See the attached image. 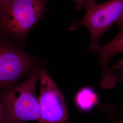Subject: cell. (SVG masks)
<instances>
[{
    "instance_id": "8992f818",
    "label": "cell",
    "mask_w": 123,
    "mask_h": 123,
    "mask_svg": "<svg viewBox=\"0 0 123 123\" xmlns=\"http://www.w3.org/2000/svg\"><path fill=\"white\" fill-rule=\"evenodd\" d=\"M92 52L97 53L101 68V78L100 85L104 89H111L117 83L116 78L109 64L115 56L123 53V28L120 32L110 42L103 46L89 48Z\"/></svg>"
},
{
    "instance_id": "7c38bea8",
    "label": "cell",
    "mask_w": 123,
    "mask_h": 123,
    "mask_svg": "<svg viewBox=\"0 0 123 123\" xmlns=\"http://www.w3.org/2000/svg\"><path fill=\"white\" fill-rule=\"evenodd\" d=\"M0 123H3V109L0 102Z\"/></svg>"
},
{
    "instance_id": "277c9868",
    "label": "cell",
    "mask_w": 123,
    "mask_h": 123,
    "mask_svg": "<svg viewBox=\"0 0 123 123\" xmlns=\"http://www.w3.org/2000/svg\"><path fill=\"white\" fill-rule=\"evenodd\" d=\"M41 65L35 57L11 45L0 43V89L11 88Z\"/></svg>"
},
{
    "instance_id": "6da1fadb",
    "label": "cell",
    "mask_w": 123,
    "mask_h": 123,
    "mask_svg": "<svg viewBox=\"0 0 123 123\" xmlns=\"http://www.w3.org/2000/svg\"><path fill=\"white\" fill-rule=\"evenodd\" d=\"M42 68V65L38 66L25 81L1 92L0 102L3 109V123H24L38 120L40 107L36 85Z\"/></svg>"
},
{
    "instance_id": "8fae6325",
    "label": "cell",
    "mask_w": 123,
    "mask_h": 123,
    "mask_svg": "<svg viewBox=\"0 0 123 123\" xmlns=\"http://www.w3.org/2000/svg\"><path fill=\"white\" fill-rule=\"evenodd\" d=\"M16 0H0V10L3 9Z\"/></svg>"
},
{
    "instance_id": "4fadbf2b",
    "label": "cell",
    "mask_w": 123,
    "mask_h": 123,
    "mask_svg": "<svg viewBox=\"0 0 123 123\" xmlns=\"http://www.w3.org/2000/svg\"><path fill=\"white\" fill-rule=\"evenodd\" d=\"M116 23L119 28L121 29L123 28V15L119 19V20L116 22Z\"/></svg>"
},
{
    "instance_id": "7a4b0ae2",
    "label": "cell",
    "mask_w": 123,
    "mask_h": 123,
    "mask_svg": "<svg viewBox=\"0 0 123 123\" xmlns=\"http://www.w3.org/2000/svg\"><path fill=\"white\" fill-rule=\"evenodd\" d=\"M49 0H16L0 10V21L10 34L24 37L40 19Z\"/></svg>"
},
{
    "instance_id": "5b68a950",
    "label": "cell",
    "mask_w": 123,
    "mask_h": 123,
    "mask_svg": "<svg viewBox=\"0 0 123 123\" xmlns=\"http://www.w3.org/2000/svg\"><path fill=\"white\" fill-rule=\"evenodd\" d=\"M39 80L38 123H69V115L63 94L46 69H41Z\"/></svg>"
},
{
    "instance_id": "30bf717a",
    "label": "cell",
    "mask_w": 123,
    "mask_h": 123,
    "mask_svg": "<svg viewBox=\"0 0 123 123\" xmlns=\"http://www.w3.org/2000/svg\"><path fill=\"white\" fill-rule=\"evenodd\" d=\"M74 2L75 8L77 10H80L84 7L88 3L95 1V0H72Z\"/></svg>"
},
{
    "instance_id": "52a82bcc",
    "label": "cell",
    "mask_w": 123,
    "mask_h": 123,
    "mask_svg": "<svg viewBox=\"0 0 123 123\" xmlns=\"http://www.w3.org/2000/svg\"><path fill=\"white\" fill-rule=\"evenodd\" d=\"M77 109L83 113H88L99 102L98 96L93 88L85 87L76 93L74 99Z\"/></svg>"
},
{
    "instance_id": "9c48e42d",
    "label": "cell",
    "mask_w": 123,
    "mask_h": 123,
    "mask_svg": "<svg viewBox=\"0 0 123 123\" xmlns=\"http://www.w3.org/2000/svg\"><path fill=\"white\" fill-rule=\"evenodd\" d=\"M112 70L116 79L117 83H123V59L116 62L112 66ZM121 106L123 114V101Z\"/></svg>"
},
{
    "instance_id": "3957f363",
    "label": "cell",
    "mask_w": 123,
    "mask_h": 123,
    "mask_svg": "<svg viewBox=\"0 0 123 123\" xmlns=\"http://www.w3.org/2000/svg\"><path fill=\"white\" fill-rule=\"evenodd\" d=\"M84 8V16L70 29L74 30L81 26L86 27L90 34L89 48H91L98 45L101 36L122 16L123 0H110L102 3L93 1Z\"/></svg>"
},
{
    "instance_id": "ba28073f",
    "label": "cell",
    "mask_w": 123,
    "mask_h": 123,
    "mask_svg": "<svg viewBox=\"0 0 123 123\" xmlns=\"http://www.w3.org/2000/svg\"><path fill=\"white\" fill-rule=\"evenodd\" d=\"M98 110L111 123H123V114L119 113L115 106L111 104L101 105L98 106Z\"/></svg>"
}]
</instances>
